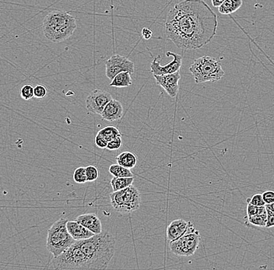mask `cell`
Segmentation results:
<instances>
[{
    "label": "cell",
    "mask_w": 274,
    "mask_h": 270,
    "mask_svg": "<svg viewBox=\"0 0 274 270\" xmlns=\"http://www.w3.org/2000/svg\"><path fill=\"white\" fill-rule=\"evenodd\" d=\"M122 137H116L108 143L106 148L109 150H118L122 147Z\"/></svg>",
    "instance_id": "29"
},
{
    "label": "cell",
    "mask_w": 274,
    "mask_h": 270,
    "mask_svg": "<svg viewBox=\"0 0 274 270\" xmlns=\"http://www.w3.org/2000/svg\"><path fill=\"white\" fill-rule=\"evenodd\" d=\"M248 222L255 226L266 228V222H267V212L248 217Z\"/></svg>",
    "instance_id": "23"
},
{
    "label": "cell",
    "mask_w": 274,
    "mask_h": 270,
    "mask_svg": "<svg viewBox=\"0 0 274 270\" xmlns=\"http://www.w3.org/2000/svg\"><path fill=\"white\" fill-rule=\"evenodd\" d=\"M106 77L110 80L121 72H130L133 74L135 71V65L132 61L125 56L114 55L106 62Z\"/></svg>",
    "instance_id": "10"
},
{
    "label": "cell",
    "mask_w": 274,
    "mask_h": 270,
    "mask_svg": "<svg viewBox=\"0 0 274 270\" xmlns=\"http://www.w3.org/2000/svg\"><path fill=\"white\" fill-rule=\"evenodd\" d=\"M95 144L97 147H99L101 149L106 148L108 145V141L104 138V137H101L100 134L97 133V136L95 137Z\"/></svg>",
    "instance_id": "32"
},
{
    "label": "cell",
    "mask_w": 274,
    "mask_h": 270,
    "mask_svg": "<svg viewBox=\"0 0 274 270\" xmlns=\"http://www.w3.org/2000/svg\"><path fill=\"white\" fill-rule=\"evenodd\" d=\"M243 4L242 0H225L219 7V13L223 15H230L239 10Z\"/></svg>",
    "instance_id": "19"
},
{
    "label": "cell",
    "mask_w": 274,
    "mask_h": 270,
    "mask_svg": "<svg viewBox=\"0 0 274 270\" xmlns=\"http://www.w3.org/2000/svg\"><path fill=\"white\" fill-rule=\"evenodd\" d=\"M98 134L104 137L107 140L108 143L116 137H122V133L119 129L115 126H112V125H109V126L103 128L98 132Z\"/></svg>",
    "instance_id": "21"
},
{
    "label": "cell",
    "mask_w": 274,
    "mask_h": 270,
    "mask_svg": "<svg viewBox=\"0 0 274 270\" xmlns=\"http://www.w3.org/2000/svg\"><path fill=\"white\" fill-rule=\"evenodd\" d=\"M67 227L70 235L76 241L88 239V238H91V237L94 236L95 235L92 231H90L88 228L80 224V223H78L76 220L67 221Z\"/></svg>",
    "instance_id": "16"
},
{
    "label": "cell",
    "mask_w": 274,
    "mask_h": 270,
    "mask_svg": "<svg viewBox=\"0 0 274 270\" xmlns=\"http://www.w3.org/2000/svg\"><path fill=\"white\" fill-rule=\"evenodd\" d=\"M218 25V16L204 1L183 0L167 13L165 35L179 49L195 50L212 41Z\"/></svg>",
    "instance_id": "1"
},
{
    "label": "cell",
    "mask_w": 274,
    "mask_h": 270,
    "mask_svg": "<svg viewBox=\"0 0 274 270\" xmlns=\"http://www.w3.org/2000/svg\"><path fill=\"white\" fill-rule=\"evenodd\" d=\"M77 28L76 19L67 12L54 10L46 15L43 20L46 38L54 43L68 39Z\"/></svg>",
    "instance_id": "3"
},
{
    "label": "cell",
    "mask_w": 274,
    "mask_h": 270,
    "mask_svg": "<svg viewBox=\"0 0 274 270\" xmlns=\"http://www.w3.org/2000/svg\"><path fill=\"white\" fill-rule=\"evenodd\" d=\"M189 71L197 84L219 81L224 75L221 62L210 56H203L195 59L189 67Z\"/></svg>",
    "instance_id": "4"
},
{
    "label": "cell",
    "mask_w": 274,
    "mask_h": 270,
    "mask_svg": "<svg viewBox=\"0 0 274 270\" xmlns=\"http://www.w3.org/2000/svg\"><path fill=\"white\" fill-rule=\"evenodd\" d=\"M266 212H267V222H266V228H272L274 227V212L271 211L267 208H266Z\"/></svg>",
    "instance_id": "33"
},
{
    "label": "cell",
    "mask_w": 274,
    "mask_h": 270,
    "mask_svg": "<svg viewBox=\"0 0 274 270\" xmlns=\"http://www.w3.org/2000/svg\"><path fill=\"white\" fill-rule=\"evenodd\" d=\"M20 97L23 99L28 101L31 98H34V87L31 85L26 84L20 89Z\"/></svg>",
    "instance_id": "27"
},
{
    "label": "cell",
    "mask_w": 274,
    "mask_h": 270,
    "mask_svg": "<svg viewBox=\"0 0 274 270\" xmlns=\"http://www.w3.org/2000/svg\"><path fill=\"white\" fill-rule=\"evenodd\" d=\"M115 158H116L117 163L128 169L134 168L137 164V156L132 152H122Z\"/></svg>",
    "instance_id": "17"
},
{
    "label": "cell",
    "mask_w": 274,
    "mask_h": 270,
    "mask_svg": "<svg viewBox=\"0 0 274 270\" xmlns=\"http://www.w3.org/2000/svg\"><path fill=\"white\" fill-rule=\"evenodd\" d=\"M154 77L157 84L161 86L171 98L177 96L179 89V80L181 79L179 71L167 75H154Z\"/></svg>",
    "instance_id": "12"
},
{
    "label": "cell",
    "mask_w": 274,
    "mask_h": 270,
    "mask_svg": "<svg viewBox=\"0 0 274 270\" xmlns=\"http://www.w3.org/2000/svg\"><path fill=\"white\" fill-rule=\"evenodd\" d=\"M112 99L109 92L100 89H94L87 98V109L93 114L101 115L108 103Z\"/></svg>",
    "instance_id": "11"
},
{
    "label": "cell",
    "mask_w": 274,
    "mask_h": 270,
    "mask_svg": "<svg viewBox=\"0 0 274 270\" xmlns=\"http://www.w3.org/2000/svg\"><path fill=\"white\" fill-rule=\"evenodd\" d=\"M131 75L130 72H121L114 77L113 80L111 82L110 86L127 87V86H131L133 83Z\"/></svg>",
    "instance_id": "18"
},
{
    "label": "cell",
    "mask_w": 274,
    "mask_h": 270,
    "mask_svg": "<svg viewBox=\"0 0 274 270\" xmlns=\"http://www.w3.org/2000/svg\"><path fill=\"white\" fill-rule=\"evenodd\" d=\"M78 223L85 226L90 231H92L94 234L97 235L102 232V225H101V220L97 215L94 213H86L82 214L76 217V220Z\"/></svg>",
    "instance_id": "15"
},
{
    "label": "cell",
    "mask_w": 274,
    "mask_h": 270,
    "mask_svg": "<svg viewBox=\"0 0 274 270\" xmlns=\"http://www.w3.org/2000/svg\"><path fill=\"white\" fill-rule=\"evenodd\" d=\"M224 1L225 0H211V3H212L213 7H219Z\"/></svg>",
    "instance_id": "35"
},
{
    "label": "cell",
    "mask_w": 274,
    "mask_h": 270,
    "mask_svg": "<svg viewBox=\"0 0 274 270\" xmlns=\"http://www.w3.org/2000/svg\"><path fill=\"white\" fill-rule=\"evenodd\" d=\"M111 205L119 213H130L140 208L141 194L137 188L129 186L122 190L112 192L110 195Z\"/></svg>",
    "instance_id": "7"
},
{
    "label": "cell",
    "mask_w": 274,
    "mask_h": 270,
    "mask_svg": "<svg viewBox=\"0 0 274 270\" xmlns=\"http://www.w3.org/2000/svg\"><path fill=\"white\" fill-rule=\"evenodd\" d=\"M134 182V176L133 177H114L111 180V186L113 189L114 192L122 190L129 186H133Z\"/></svg>",
    "instance_id": "20"
},
{
    "label": "cell",
    "mask_w": 274,
    "mask_h": 270,
    "mask_svg": "<svg viewBox=\"0 0 274 270\" xmlns=\"http://www.w3.org/2000/svg\"><path fill=\"white\" fill-rule=\"evenodd\" d=\"M166 56H172L173 59L169 63L165 64L164 65H161V62L158 60L161 56H158L154 58L150 66L153 75H167V74H174L180 70L182 64V56L179 54L172 52H166Z\"/></svg>",
    "instance_id": "9"
},
{
    "label": "cell",
    "mask_w": 274,
    "mask_h": 270,
    "mask_svg": "<svg viewBox=\"0 0 274 270\" xmlns=\"http://www.w3.org/2000/svg\"><path fill=\"white\" fill-rule=\"evenodd\" d=\"M67 223V219L60 218L55 222L48 231L46 247L53 257L62 254L76 241L70 235Z\"/></svg>",
    "instance_id": "5"
},
{
    "label": "cell",
    "mask_w": 274,
    "mask_h": 270,
    "mask_svg": "<svg viewBox=\"0 0 274 270\" xmlns=\"http://www.w3.org/2000/svg\"><path fill=\"white\" fill-rule=\"evenodd\" d=\"M190 221L182 219L173 220L167 228V238L169 241L179 239L188 231Z\"/></svg>",
    "instance_id": "14"
},
{
    "label": "cell",
    "mask_w": 274,
    "mask_h": 270,
    "mask_svg": "<svg viewBox=\"0 0 274 270\" xmlns=\"http://www.w3.org/2000/svg\"><path fill=\"white\" fill-rule=\"evenodd\" d=\"M142 35H143V38L145 40H149L152 38L153 32L151 30H150L149 28H144L142 30Z\"/></svg>",
    "instance_id": "34"
},
{
    "label": "cell",
    "mask_w": 274,
    "mask_h": 270,
    "mask_svg": "<svg viewBox=\"0 0 274 270\" xmlns=\"http://www.w3.org/2000/svg\"><path fill=\"white\" fill-rule=\"evenodd\" d=\"M200 238V232L195 229L194 225L190 221L188 231L185 235L179 239L170 241L169 248L175 256L188 257L193 256L198 249Z\"/></svg>",
    "instance_id": "8"
},
{
    "label": "cell",
    "mask_w": 274,
    "mask_h": 270,
    "mask_svg": "<svg viewBox=\"0 0 274 270\" xmlns=\"http://www.w3.org/2000/svg\"><path fill=\"white\" fill-rule=\"evenodd\" d=\"M86 174L88 182H94L99 177V171L94 165L86 167Z\"/></svg>",
    "instance_id": "26"
},
{
    "label": "cell",
    "mask_w": 274,
    "mask_h": 270,
    "mask_svg": "<svg viewBox=\"0 0 274 270\" xmlns=\"http://www.w3.org/2000/svg\"><path fill=\"white\" fill-rule=\"evenodd\" d=\"M47 267L55 269L91 270L88 258L75 243L62 254L53 257Z\"/></svg>",
    "instance_id": "6"
},
{
    "label": "cell",
    "mask_w": 274,
    "mask_h": 270,
    "mask_svg": "<svg viewBox=\"0 0 274 270\" xmlns=\"http://www.w3.org/2000/svg\"><path fill=\"white\" fill-rule=\"evenodd\" d=\"M247 202H248V204H252V205L257 206V207L266 206V202L263 200L262 194H255V195H252V197L250 198V199H247Z\"/></svg>",
    "instance_id": "30"
},
{
    "label": "cell",
    "mask_w": 274,
    "mask_h": 270,
    "mask_svg": "<svg viewBox=\"0 0 274 270\" xmlns=\"http://www.w3.org/2000/svg\"><path fill=\"white\" fill-rule=\"evenodd\" d=\"M110 174L114 177H133V174L128 168L118 165H112L109 167V169Z\"/></svg>",
    "instance_id": "22"
},
{
    "label": "cell",
    "mask_w": 274,
    "mask_h": 270,
    "mask_svg": "<svg viewBox=\"0 0 274 270\" xmlns=\"http://www.w3.org/2000/svg\"><path fill=\"white\" fill-rule=\"evenodd\" d=\"M266 206L263 207H257V206L252 205V204H248L247 206V214L248 217H253L255 215L260 214V213H266Z\"/></svg>",
    "instance_id": "25"
},
{
    "label": "cell",
    "mask_w": 274,
    "mask_h": 270,
    "mask_svg": "<svg viewBox=\"0 0 274 270\" xmlns=\"http://www.w3.org/2000/svg\"><path fill=\"white\" fill-rule=\"evenodd\" d=\"M123 115V107L120 101L112 99L108 103L101 113V118L109 122L119 120Z\"/></svg>",
    "instance_id": "13"
},
{
    "label": "cell",
    "mask_w": 274,
    "mask_h": 270,
    "mask_svg": "<svg viewBox=\"0 0 274 270\" xmlns=\"http://www.w3.org/2000/svg\"><path fill=\"white\" fill-rule=\"evenodd\" d=\"M266 207L269 210H270L271 211L274 212V202L270 204H266Z\"/></svg>",
    "instance_id": "36"
},
{
    "label": "cell",
    "mask_w": 274,
    "mask_h": 270,
    "mask_svg": "<svg viewBox=\"0 0 274 270\" xmlns=\"http://www.w3.org/2000/svg\"><path fill=\"white\" fill-rule=\"evenodd\" d=\"M73 180H74L75 183H78V184H83V183H88L86 168H83V167L76 168L73 173Z\"/></svg>",
    "instance_id": "24"
},
{
    "label": "cell",
    "mask_w": 274,
    "mask_h": 270,
    "mask_svg": "<svg viewBox=\"0 0 274 270\" xmlns=\"http://www.w3.org/2000/svg\"><path fill=\"white\" fill-rule=\"evenodd\" d=\"M48 94V89L44 85L38 84L34 87V98L41 99L46 98Z\"/></svg>",
    "instance_id": "28"
},
{
    "label": "cell",
    "mask_w": 274,
    "mask_h": 270,
    "mask_svg": "<svg viewBox=\"0 0 274 270\" xmlns=\"http://www.w3.org/2000/svg\"><path fill=\"white\" fill-rule=\"evenodd\" d=\"M75 244L88 258L91 269H106L115 256V239L109 232L100 233Z\"/></svg>",
    "instance_id": "2"
},
{
    "label": "cell",
    "mask_w": 274,
    "mask_h": 270,
    "mask_svg": "<svg viewBox=\"0 0 274 270\" xmlns=\"http://www.w3.org/2000/svg\"><path fill=\"white\" fill-rule=\"evenodd\" d=\"M263 199L266 204H270L274 202V191L267 190L262 194Z\"/></svg>",
    "instance_id": "31"
}]
</instances>
